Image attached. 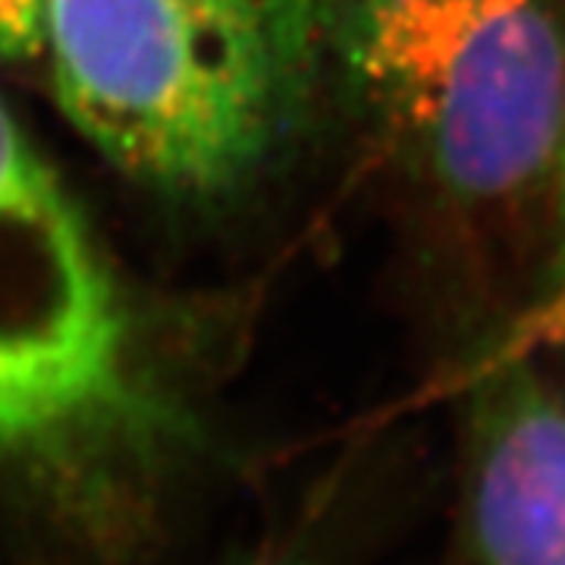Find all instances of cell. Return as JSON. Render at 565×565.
<instances>
[{"label": "cell", "mask_w": 565, "mask_h": 565, "mask_svg": "<svg viewBox=\"0 0 565 565\" xmlns=\"http://www.w3.org/2000/svg\"><path fill=\"white\" fill-rule=\"evenodd\" d=\"M0 61H41V0H0Z\"/></svg>", "instance_id": "cell-6"}, {"label": "cell", "mask_w": 565, "mask_h": 565, "mask_svg": "<svg viewBox=\"0 0 565 565\" xmlns=\"http://www.w3.org/2000/svg\"><path fill=\"white\" fill-rule=\"evenodd\" d=\"M465 386L471 565H565V396L534 359H475Z\"/></svg>", "instance_id": "cell-4"}, {"label": "cell", "mask_w": 565, "mask_h": 565, "mask_svg": "<svg viewBox=\"0 0 565 565\" xmlns=\"http://www.w3.org/2000/svg\"><path fill=\"white\" fill-rule=\"evenodd\" d=\"M248 565H318L315 553H308L305 541H280L267 544Z\"/></svg>", "instance_id": "cell-7"}, {"label": "cell", "mask_w": 565, "mask_h": 565, "mask_svg": "<svg viewBox=\"0 0 565 565\" xmlns=\"http://www.w3.org/2000/svg\"><path fill=\"white\" fill-rule=\"evenodd\" d=\"M173 437L117 270L0 98V475L110 537Z\"/></svg>", "instance_id": "cell-1"}, {"label": "cell", "mask_w": 565, "mask_h": 565, "mask_svg": "<svg viewBox=\"0 0 565 565\" xmlns=\"http://www.w3.org/2000/svg\"><path fill=\"white\" fill-rule=\"evenodd\" d=\"M553 202V233L541 280L512 321L478 352V359H544L565 352V129L546 180Z\"/></svg>", "instance_id": "cell-5"}, {"label": "cell", "mask_w": 565, "mask_h": 565, "mask_svg": "<svg viewBox=\"0 0 565 565\" xmlns=\"http://www.w3.org/2000/svg\"><path fill=\"white\" fill-rule=\"evenodd\" d=\"M337 0H41L66 117L126 177L217 202L302 129Z\"/></svg>", "instance_id": "cell-2"}, {"label": "cell", "mask_w": 565, "mask_h": 565, "mask_svg": "<svg viewBox=\"0 0 565 565\" xmlns=\"http://www.w3.org/2000/svg\"><path fill=\"white\" fill-rule=\"evenodd\" d=\"M330 63L444 202L490 211L546 192L565 129L563 0H337Z\"/></svg>", "instance_id": "cell-3"}]
</instances>
